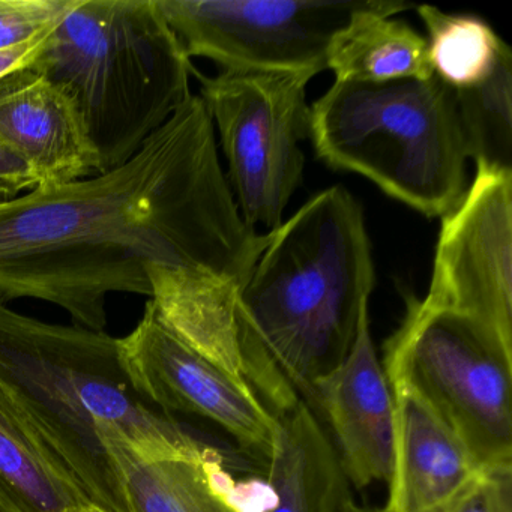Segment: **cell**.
Listing matches in <instances>:
<instances>
[{
  "label": "cell",
  "instance_id": "7402d4cb",
  "mask_svg": "<svg viewBox=\"0 0 512 512\" xmlns=\"http://www.w3.org/2000/svg\"><path fill=\"white\" fill-rule=\"evenodd\" d=\"M38 187L32 170L5 146L0 145V203L23 196ZM26 194V193H25Z\"/></svg>",
  "mask_w": 512,
  "mask_h": 512
},
{
  "label": "cell",
  "instance_id": "6da1fadb",
  "mask_svg": "<svg viewBox=\"0 0 512 512\" xmlns=\"http://www.w3.org/2000/svg\"><path fill=\"white\" fill-rule=\"evenodd\" d=\"M266 242L239 212L193 95L121 166L0 203V301L40 299L104 331L110 293L151 298L149 269L241 287Z\"/></svg>",
  "mask_w": 512,
  "mask_h": 512
},
{
  "label": "cell",
  "instance_id": "ffe728a7",
  "mask_svg": "<svg viewBox=\"0 0 512 512\" xmlns=\"http://www.w3.org/2000/svg\"><path fill=\"white\" fill-rule=\"evenodd\" d=\"M70 0H0V50L34 40L52 28Z\"/></svg>",
  "mask_w": 512,
  "mask_h": 512
},
{
  "label": "cell",
  "instance_id": "7c38bea8",
  "mask_svg": "<svg viewBox=\"0 0 512 512\" xmlns=\"http://www.w3.org/2000/svg\"><path fill=\"white\" fill-rule=\"evenodd\" d=\"M0 145L32 170L37 188L100 173L97 152L73 98L28 67L0 79Z\"/></svg>",
  "mask_w": 512,
  "mask_h": 512
},
{
  "label": "cell",
  "instance_id": "603a6c76",
  "mask_svg": "<svg viewBox=\"0 0 512 512\" xmlns=\"http://www.w3.org/2000/svg\"><path fill=\"white\" fill-rule=\"evenodd\" d=\"M53 28L55 26L47 29L43 34L38 35L37 38L28 41V43L11 47V49L0 50V79L14 73V71L29 67L35 61V58L40 55Z\"/></svg>",
  "mask_w": 512,
  "mask_h": 512
},
{
  "label": "cell",
  "instance_id": "9a60e30c",
  "mask_svg": "<svg viewBox=\"0 0 512 512\" xmlns=\"http://www.w3.org/2000/svg\"><path fill=\"white\" fill-rule=\"evenodd\" d=\"M266 466L275 494L268 512H341L350 496L337 452L304 400L280 416Z\"/></svg>",
  "mask_w": 512,
  "mask_h": 512
},
{
  "label": "cell",
  "instance_id": "3957f363",
  "mask_svg": "<svg viewBox=\"0 0 512 512\" xmlns=\"http://www.w3.org/2000/svg\"><path fill=\"white\" fill-rule=\"evenodd\" d=\"M0 391L89 502L107 512L133 511L104 428L145 460L217 452L140 395L122 365L119 338L41 322L2 301Z\"/></svg>",
  "mask_w": 512,
  "mask_h": 512
},
{
  "label": "cell",
  "instance_id": "484cf974",
  "mask_svg": "<svg viewBox=\"0 0 512 512\" xmlns=\"http://www.w3.org/2000/svg\"><path fill=\"white\" fill-rule=\"evenodd\" d=\"M70 512H107L101 509L100 506L94 505V503H85V505L79 506V508L71 509Z\"/></svg>",
  "mask_w": 512,
  "mask_h": 512
},
{
  "label": "cell",
  "instance_id": "44dd1931",
  "mask_svg": "<svg viewBox=\"0 0 512 512\" xmlns=\"http://www.w3.org/2000/svg\"><path fill=\"white\" fill-rule=\"evenodd\" d=\"M442 512H512V469L485 472Z\"/></svg>",
  "mask_w": 512,
  "mask_h": 512
},
{
  "label": "cell",
  "instance_id": "d6986e66",
  "mask_svg": "<svg viewBox=\"0 0 512 512\" xmlns=\"http://www.w3.org/2000/svg\"><path fill=\"white\" fill-rule=\"evenodd\" d=\"M427 29L428 61L434 76L451 89L487 79L505 41L472 14H449L430 5L415 8Z\"/></svg>",
  "mask_w": 512,
  "mask_h": 512
},
{
  "label": "cell",
  "instance_id": "30bf717a",
  "mask_svg": "<svg viewBox=\"0 0 512 512\" xmlns=\"http://www.w3.org/2000/svg\"><path fill=\"white\" fill-rule=\"evenodd\" d=\"M424 299L512 346V172L476 167L463 199L442 218Z\"/></svg>",
  "mask_w": 512,
  "mask_h": 512
},
{
  "label": "cell",
  "instance_id": "5b68a950",
  "mask_svg": "<svg viewBox=\"0 0 512 512\" xmlns=\"http://www.w3.org/2000/svg\"><path fill=\"white\" fill-rule=\"evenodd\" d=\"M310 139L326 164L365 176L425 217H445L466 194L454 89L437 76L335 80L310 107Z\"/></svg>",
  "mask_w": 512,
  "mask_h": 512
},
{
  "label": "cell",
  "instance_id": "ac0fdd59",
  "mask_svg": "<svg viewBox=\"0 0 512 512\" xmlns=\"http://www.w3.org/2000/svg\"><path fill=\"white\" fill-rule=\"evenodd\" d=\"M455 110L467 158L476 167L512 172V53L503 43L487 79L454 89Z\"/></svg>",
  "mask_w": 512,
  "mask_h": 512
},
{
  "label": "cell",
  "instance_id": "d4e9b609",
  "mask_svg": "<svg viewBox=\"0 0 512 512\" xmlns=\"http://www.w3.org/2000/svg\"><path fill=\"white\" fill-rule=\"evenodd\" d=\"M341 512H385L383 509L370 508V506H362L358 505V503L353 502L352 497H347L344 500L343 508H341Z\"/></svg>",
  "mask_w": 512,
  "mask_h": 512
},
{
  "label": "cell",
  "instance_id": "cb8c5ba5",
  "mask_svg": "<svg viewBox=\"0 0 512 512\" xmlns=\"http://www.w3.org/2000/svg\"><path fill=\"white\" fill-rule=\"evenodd\" d=\"M0 512H34L0 479Z\"/></svg>",
  "mask_w": 512,
  "mask_h": 512
},
{
  "label": "cell",
  "instance_id": "9c48e42d",
  "mask_svg": "<svg viewBox=\"0 0 512 512\" xmlns=\"http://www.w3.org/2000/svg\"><path fill=\"white\" fill-rule=\"evenodd\" d=\"M122 365L134 388L166 415L181 412L214 422L248 454L268 464L280 418L253 386L185 343L151 301L136 328L119 338Z\"/></svg>",
  "mask_w": 512,
  "mask_h": 512
},
{
  "label": "cell",
  "instance_id": "277c9868",
  "mask_svg": "<svg viewBox=\"0 0 512 512\" xmlns=\"http://www.w3.org/2000/svg\"><path fill=\"white\" fill-rule=\"evenodd\" d=\"M28 68L73 98L100 173L130 160L193 97L196 71L155 0H70Z\"/></svg>",
  "mask_w": 512,
  "mask_h": 512
},
{
  "label": "cell",
  "instance_id": "ba28073f",
  "mask_svg": "<svg viewBox=\"0 0 512 512\" xmlns=\"http://www.w3.org/2000/svg\"><path fill=\"white\" fill-rule=\"evenodd\" d=\"M373 0H155L188 58L221 71L328 70L335 35Z\"/></svg>",
  "mask_w": 512,
  "mask_h": 512
},
{
  "label": "cell",
  "instance_id": "8fae6325",
  "mask_svg": "<svg viewBox=\"0 0 512 512\" xmlns=\"http://www.w3.org/2000/svg\"><path fill=\"white\" fill-rule=\"evenodd\" d=\"M308 407L322 413L331 427L347 482L356 488L388 484L394 461V395L371 337L368 308L346 358L314 385Z\"/></svg>",
  "mask_w": 512,
  "mask_h": 512
},
{
  "label": "cell",
  "instance_id": "52a82bcc",
  "mask_svg": "<svg viewBox=\"0 0 512 512\" xmlns=\"http://www.w3.org/2000/svg\"><path fill=\"white\" fill-rule=\"evenodd\" d=\"M200 80L202 101L220 134L229 185L244 220L272 232L302 182L301 143L310 137L307 86L301 73L221 71Z\"/></svg>",
  "mask_w": 512,
  "mask_h": 512
},
{
  "label": "cell",
  "instance_id": "8992f818",
  "mask_svg": "<svg viewBox=\"0 0 512 512\" xmlns=\"http://www.w3.org/2000/svg\"><path fill=\"white\" fill-rule=\"evenodd\" d=\"M383 368L436 410L484 472L512 469V346L464 314L410 299Z\"/></svg>",
  "mask_w": 512,
  "mask_h": 512
},
{
  "label": "cell",
  "instance_id": "5bb4252c",
  "mask_svg": "<svg viewBox=\"0 0 512 512\" xmlns=\"http://www.w3.org/2000/svg\"><path fill=\"white\" fill-rule=\"evenodd\" d=\"M101 437L121 470L133 512H268L274 505L268 479L236 481L218 452L145 460L113 428L101 430Z\"/></svg>",
  "mask_w": 512,
  "mask_h": 512
},
{
  "label": "cell",
  "instance_id": "2e32d148",
  "mask_svg": "<svg viewBox=\"0 0 512 512\" xmlns=\"http://www.w3.org/2000/svg\"><path fill=\"white\" fill-rule=\"evenodd\" d=\"M416 8L404 2L373 0L335 35L326 67L340 82L385 83L434 76L427 41L394 14Z\"/></svg>",
  "mask_w": 512,
  "mask_h": 512
},
{
  "label": "cell",
  "instance_id": "e0dca14e",
  "mask_svg": "<svg viewBox=\"0 0 512 512\" xmlns=\"http://www.w3.org/2000/svg\"><path fill=\"white\" fill-rule=\"evenodd\" d=\"M0 479L34 512H70L91 503L2 391Z\"/></svg>",
  "mask_w": 512,
  "mask_h": 512
},
{
  "label": "cell",
  "instance_id": "4fadbf2b",
  "mask_svg": "<svg viewBox=\"0 0 512 512\" xmlns=\"http://www.w3.org/2000/svg\"><path fill=\"white\" fill-rule=\"evenodd\" d=\"M391 389L394 461L383 511L442 512L485 472L427 401L400 383Z\"/></svg>",
  "mask_w": 512,
  "mask_h": 512
},
{
  "label": "cell",
  "instance_id": "7a4b0ae2",
  "mask_svg": "<svg viewBox=\"0 0 512 512\" xmlns=\"http://www.w3.org/2000/svg\"><path fill=\"white\" fill-rule=\"evenodd\" d=\"M373 287L364 214L346 188L316 194L268 233L238 289L247 379L263 401L281 406L295 391L311 403L349 353Z\"/></svg>",
  "mask_w": 512,
  "mask_h": 512
}]
</instances>
